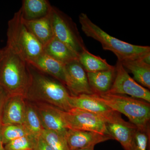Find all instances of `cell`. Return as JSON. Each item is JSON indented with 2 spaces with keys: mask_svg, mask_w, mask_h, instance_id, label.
<instances>
[{
  "mask_svg": "<svg viewBox=\"0 0 150 150\" xmlns=\"http://www.w3.org/2000/svg\"><path fill=\"white\" fill-rule=\"evenodd\" d=\"M31 79L25 98L33 103L51 105L65 111L71 109V95L63 84L48 77L30 65Z\"/></svg>",
  "mask_w": 150,
  "mask_h": 150,
  "instance_id": "cell-1",
  "label": "cell"
},
{
  "mask_svg": "<svg viewBox=\"0 0 150 150\" xmlns=\"http://www.w3.org/2000/svg\"><path fill=\"white\" fill-rule=\"evenodd\" d=\"M79 21L86 35L98 41L104 50L112 52L119 62L140 59L150 53V46L133 45L108 34L93 22L86 13L79 15Z\"/></svg>",
  "mask_w": 150,
  "mask_h": 150,
  "instance_id": "cell-2",
  "label": "cell"
},
{
  "mask_svg": "<svg viewBox=\"0 0 150 150\" xmlns=\"http://www.w3.org/2000/svg\"><path fill=\"white\" fill-rule=\"evenodd\" d=\"M0 63V86L9 96L25 98L31 79L30 65L9 48Z\"/></svg>",
  "mask_w": 150,
  "mask_h": 150,
  "instance_id": "cell-3",
  "label": "cell"
},
{
  "mask_svg": "<svg viewBox=\"0 0 150 150\" xmlns=\"http://www.w3.org/2000/svg\"><path fill=\"white\" fill-rule=\"evenodd\" d=\"M6 47L25 60L29 64L43 53V46L23 21L20 9L9 21Z\"/></svg>",
  "mask_w": 150,
  "mask_h": 150,
  "instance_id": "cell-4",
  "label": "cell"
},
{
  "mask_svg": "<svg viewBox=\"0 0 150 150\" xmlns=\"http://www.w3.org/2000/svg\"><path fill=\"white\" fill-rule=\"evenodd\" d=\"M97 97L114 111L123 113L138 129L150 127V103L124 95L96 94Z\"/></svg>",
  "mask_w": 150,
  "mask_h": 150,
  "instance_id": "cell-5",
  "label": "cell"
},
{
  "mask_svg": "<svg viewBox=\"0 0 150 150\" xmlns=\"http://www.w3.org/2000/svg\"><path fill=\"white\" fill-rule=\"evenodd\" d=\"M50 16L54 37L66 44L78 57L87 50L76 25L71 18L54 6Z\"/></svg>",
  "mask_w": 150,
  "mask_h": 150,
  "instance_id": "cell-6",
  "label": "cell"
},
{
  "mask_svg": "<svg viewBox=\"0 0 150 150\" xmlns=\"http://www.w3.org/2000/svg\"><path fill=\"white\" fill-rule=\"evenodd\" d=\"M59 112L67 129L93 131L109 136L106 121L98 115L77 108H71L68 111L59 108Z\"/></svg>",
  "mask_w": 150,
  "mask_h": 150,
  "instance_id": "cell-7",
  "label": "cell"
},
{
  "mask_svg": "<svg viewBox=\"0 0 150 150\" xmlns=\"http://www.w3.org/2000/svg\"><path fill=\"white\" fill-rule=\"evenodd\" d=\"M115 67V78L111 88L106 93L130 96L150 103V92L149 89L131 78L121 62L117 61Z\"/></svg>",
  "mask_w": 150,
  "mask_h": 150,
  "instance_id": "cell-8",
  "label": "cell"
},
{
  "mask_svg": "<svg viewBox=\"0 0 150 150\" xmlns=\"http://www.w3.org/2000/svg\"><path fill=\"white\" fill-rule=\"evenodd\" d=\"M64 86L72 96L93 94L90 86L87 74L78 60L65 65Z\"/></svg>",
  "mask_w": 150,
  "mask_h": 150,
  "instance_id": "cell-9",
  "label": "cell"
},
{
  "mask_svg": "<svg viewBox=\"0 0 150 150\" xmlns=\"http://www.w3.org/2000/svg\"><path fill=\"white\" fill-rule=\"evenodd\" d=\"M69 103L71 108H77L92 112L107 121L120 114L100 100L95 94L70 96Z\"/></svg>",
  "mask_w": 150,
  "mask_h": 150,
  "instance_id": "cell-10",
  "label": "cell"
},
{
  "mask_svg": "<svg viewBox=\"0 0 150 150\" xmlns=\"http://www.w3.org/2000/svg\"><path fill=\"white\" fill-rule=\"evenodd\" d=\"M106 127L112 139L119 142L124 150H130L131 142L137 130V126L123 120L120 114L106 121Z\"/></svg>",
  "mask_w": 150,
  "mask_h": 150,
  "instance_id": "cell-11",
  "label": "cell"
},
{
  "mask_svg": "<svg viewBox=\"0 0 150 150\" xmlns=\"http://www.w3.org/2000/svg\"><path fill=\"white\" fill-rule=\"evenodd\" d=\"M26 99L20 95L8 96L3 109L2 125H23L25 111Z\"/></svg>",
  "mask_w": 150,
  "mask_h": 150,
  "instance_id": "cell-12",
  "label": "cell"
},
{
  "mask_svg": "<svg viewBox=\"0 0 150 150\" xmlns=\"http://www.w3.org/2000/svg\"><path fill=\"white\" fill-rule=\"evenodd\" d=\"M70 150L95 146L99 143L112 139L108 135L93 131L68 129L66 135Z\"/></svg>",
  "mask_w": 150,
  "mask_h": 150,
  "instance_id": "cell-13",
  "label": "cell"
},
{
  "mask_svg": "<svg viewBox=\"0 0 150 150\" xmlns=\"http://www.w3.org/2000/svg\"><path fill=\"white\" fill-rule=\"evenodd\" d=\"M44 129L55 131L66 136L68 129L65 127L58 108L41 102L33 103Z\"/></svg>",
  "mask_w": 150,
  "mask_h": 150,
  "instance_id": "cell-14",
  "label": "cell"
},
{
  "mask_svg": "<svg viewBox=\"0 0 150 150\" xmlns=\"http://www.w3.org/2000/svg\"><path fill=\"white\" fill-rule=\"evenodd\" d=\"M29 65L40 72L51 76L64 86L65 65L44 52Z\"/></svg>",
  "mask_w": 150,
  "mask_h": 150,
  "instance_id": "cell-15",
  "label": "cell"
},
{
  "mask_svg": "<svg viewBox=\"0 0 150 150\" xmlns=\"http://www.w3.org/2000/svg\"><path fill=\"white\" fill-rule=\"evenodd\" d=\"M50 14L34 20L25 21L22 18L25 25L43 46L54 37Z\"/></svg>",
  "mask_w": 150,
  "mask_h": 150,
  "instance_id": "cell-16",
  "label": "cell"
},
{
  "mask_svg": "<svg viewBox=\"0 0 150 150\" xmlns=\"http://www.w3.org/2000/svg\"><path fill=\"white\" fill-rule=\"evenodd\" d=\"M43 52L64 65L78 60L71 50L55 37L43 46Z\"/></svg>",
  "mask_w": 150,
  "mask_h": 150,
  "instance_id": "cell-17",
  "label": "cell"
},
{
  "mask_svg": "<svg viewBox=\"0 0 150 150\" xmlns=\"http://www.w3.org/2000/svg\"><path fill=\"white\" fill-rule=\"evenodd\" d=\"M52 8L47 0H23L20 10L23 20L31 21L47 16Z\"/></svg>",
  "mask_w": 150,
  "mask_h": 150,
  "instance_id": "cell-18",
  "label": "cell"
},
{
  "mask_svg": "<svg viewBox=\"0 0 150 150\" xmlns=\"http://www.w3.org/2000/svg\"><path fill=\"white\" fill-rule=\"evenodd\" d=\"M115 74V67L106 71L87 73L89 83L93 93H105L109 91L114 81Z\"/></svg>",
  "mask_w": 150,
  "mask_h": 150,
  "instance_id": "cell-19",
  "label": "cell"
},
{
  "mask_svg": "<svg viewBox=\"0 0 150 150\" xmlns=\"http://www.w3.org/2000/svg\"><path fill=\"white\" fill-rule=\"evenodd\" d=\"M121 63L126 71L128 72H130L133 75L134 80L142 86L149 89L150 65L144 63L141 58L124 61Z\"/></svg>",
  "mask_w": 150,
  "mask_h": 150,
  "instance_id": "cell-20",
  "label": "cell"
},
{
  "mask_svg": "<svg viewBox=\"0 0 150 150\" xmlns=\"http://www.w3.org/2000/svg\"><path fill=\"white\" fill-rule=\"evenodd\" d=\"M78 61L87 73H94L106 71L114 68L105 59L91 54L87 50L80 54Z\"/></svg>",
  "mask_w": 150,
  "mask_h": 150,
  "instance_id": "cell-21",
  "label": "cell"
},
{
  "mask_svg": "<svg viewBox=\"0 0 150 150\" xmlns=\"http://www.w3.org/2000/svg\"><path fill=\"white\" fill-rule=\"evenodd\" d=\"M26 100V111L23 125L30 134L38 138L44 129L43 124L35 104Z\"/></svg>",
  "mask_w": 150,
  "mask_h": 150,
  "instance_id": "cell-22",
  "label": "cell"
},
{
  "mask_svg": "<svg viewBox=\"0 0 150 150\" xmlns=\"http://www.w3.org/2000/svg\"><path fill=\"white\" fill-rule=\"evenodd\" d=\"M29 134V131L23 125L5 124L1 125L0 127V137L4 145Z\"/></svg>",
  "mask_w": 150,
  "mask_h": 150,
  "instance_id": "cell-23",
  "label": "cell"
},
{
  "mask_svg": "<svg viewBox=\"0 0 150 150\" xmlns=\"http://www.w3.org/2000/svg\"><path fill=\"white\" fill-rule=\"evenodd\" d=\"M40 137L54 150H70L66 136L62 134L44 129Z\"/></svg>",
  "mask_w": 150,
  "mask_h": 150,
  "instance_id": "cell-24",
  "label": "cell"
},
{
  "mask_svg": "<svg viewBox=\"0 0 150 150\" xmlns=\"http://www.w3.org/2000/svg\"><path fill=\"white\" fill-rule=\"evenodd\" d=\"M38 138L30 134L25 135L6 144L4 145L5 149L6 150H33Z\"/></svg>",
  "mask_w": 150,
  "mask_h": 150,
  "instance_id": "cell-25",
  "label": "cell"
},
{
  "mask_svg": "<svg viewBox=\"0 0 150 150\" xmlns=\"http://www.w3.org/2000/svg\"><path fill=\"white\" fill-rule=\"evenodd\" d=\"M150 140V127L138 129L135 132L129 150H147Z\"/></svg>",
  "mask_w": 150,
  "mask_h": 150,
  "instance_id": "cell-26",
  "label": "cell"
},
{
  "mask_svg": "<svg viewBox=\"0 0 150 150\" xmlns=\"http://www.w3.org/2000/svg\"><path fill=\"white\" fill-rule=\"evenodd\" d=\"M9 95L4 89L0 86V127L2 125V118L4 105Z\"/></svg>",
  "mask_w": 150,
  "mask_h": 150,
  "instance_id": "cell-27",
  "label": "cell"
},
{
  "mask_svg": "<svg viewBox=\"0 0 150 150\" xmlns=\"http://www.w3.org/2000/svg\"><path fill=\"white\" fill-rule=\"evenodd\" d=\"M33 150H54L41 137L38 138L37 143Z\"/></svg>",
  "mask_w": 150,
  "mask_h": 150,
  "instance_id": "cell-28",
  "label": "cell"
},
{
  "mask_svg": "<svg viewBox=\"0 0 150 150\" xmlns=\"http://www.w3.org/2000/svg\"><path fill=\"white\" fill-rule=\"evenodd\" d=\"M6 53V47L3 49H0V63L4 57Z\"/></svg>",
  "mask_w": 150,
  "mask_h": 150,
  "instance_id": "cell-29",
  "label": "cell"
},
{
  "mask_svg": "<svg viewBox=\"0 0 150 150\" xmlns=\"http://www.w3.org/2000/svg\"><path fill=\"white\" fill-rule=\"evenodd\" d=\"M94 146H92L89 147L81 148V149H76L72 150H94Z\"/></svg>",
  "mask_w": 150,
  "mask_h": 150,
  "instance_id": "cell-30",
  "label": "cell"
},
{
  "mask_svg": "<svg viewBox=\"0 0 150 150\" xmlns=\"http://www.w3.org/2000/svg\"><path fill=\"white\" fill-rule=\"evenodd\" d=\"M0 150H6L4 148V145L2 142L1 137H0Z\"/></svg>",
  "mask_w": 150,
  "mask_h": 150,
  "instance_id": "cell-31",
  "label": "cell"
}]
</instances>
